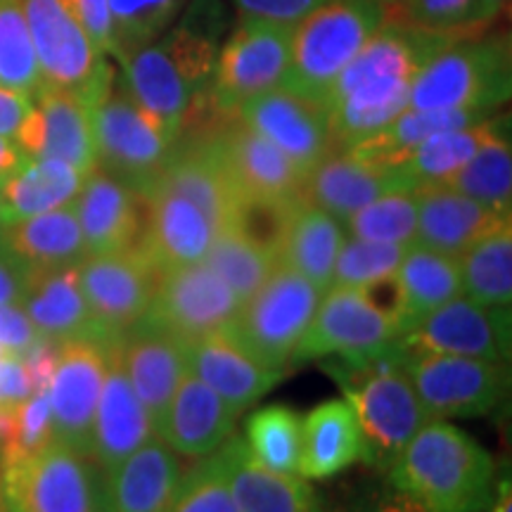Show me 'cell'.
Instances as JSON below:
<instances>
[{
	"label": "cell",
	"instance_id": "cell-34",
	"mask_svg": "<svg viewBox=\"0 0 512 512\" xmlns=\"http://www.w3.org/2000/svg\"><path fill=\"white\" fill-rule=\"evenodd\" d=\"M344 238L347 235L342 223L332 219L328 211L302 200L294 209L278 261L316 285L320 292H328Z\"/></svg>",
	"mask_w": 512,
	"mask_h": 512
},
{
	"label": "cell",
	"instance_id": "cell-58",
	"mask_svg": "<svg viewBox=\"0 0 512 512\" xmlns=\"http://www.w3.org/2000/svg\"><path fill=\"white\" fill-rule=\"evenodd\" d=\"M482 512H512V482L510 477L498 479L489 505Z\"/></svg>",
	"mask_w": 512,
	"mask_h": 512
},
{
	"label": "cell",
	"instance_id": "cell-24",
	"mask_svg": "<svg viewBox=\"0 0 512 512\" xmlns=\"http://www.w3.org/2000/svg\"><path fill=\"white\" fill-rule=\"evenodd\" d=\"M117 337L107 339V375L95 408L91 439V458L105 470H112L157 434L121 366Z\"/></svg>",
	"mask_w": 512,
	"mask_h": 512
},
{
	"label": "cell",
	"instance_id": "cell-23",
	"mask_svg": "<svg viewBox=\"0 0 512 512\" xmlns=\"http://www.w3.org/2000/svg\"><path fill=\"white\" fill-rule=\"evenodd\" d=\"M415 188L418 185L399 169L361 162L349 152H332L306 174L302 200L344 223L358 209L389 192Z\"/></svg>",
	"mask_w": 512,
	"mask_h": 512
},
{
	"label": "cell",
	"instance_id": "cell-28",
	"mask_svg": "<svg viewBox=\"0 0 512 512\" xmlns=\"http://www.w3.org/2000/svg\"><path fill=\"white\" fill-rule=\"evenodd\" d=\"M181 477L183 467L178 453L155 434L131 456L107 470L102 501L112 512H166Z\"/></svg>",
	"mask_w": 512,
	"mask_h": 512
},
{
	"label": "cell",
	"instance_id": "cell-54",
	"mask_svg": "<svg viewBox=\"0 0 512 512\" xmlns=\"http://www.w3.org/2000/svg\"><path fill=\"white\" fill-rule=\"evenodd\" d=\"M57 351H60V342L41 335L22 354L24 368H27L34 392H48V384L53 380L57 366Z\"/></svg>",
	"mask_w": 512,
	"mask_h": 512
},
{
	"label": "cell",
	"instance_id": "cell-3",
	"mask_svg": "<svg viewBox=\"0 0 512 512\" xmlns=\"http://www.w3.org/2000/svg\"><path fill=\"white\" fill-rule=\"evenodd\" d=\"M496 465L475 437L430 420L408 441L389 470V482L427 512H482L494 494Z\"/></svg>",
	"mask_w": 512,
	"mask_h": 512
},
{
	"label": "cell",
	"instance_id": "cell-36",
	"mask_svg": "<svg viewBox=\"0 0 512 512\" xmlns=\"http://www.w3.org/2000/svg\"><path fill=\"white\" fill-rule=\"evenodd\" d=\"M508 128V119L489 117L482 124L458 128V131H441L425 138L401 159L396 169L408 176L415 185L444 183L453 176L486 140L494 138L498 131Z\"/></svg>",
	"mask_w": 512,
	"mask_h": 512
},
{
	"label": "cell",
	"instance_id": "cell-6",
	"mask_svg": "<svg viewBox=\"0 0 512 512\" xmlns=\"http://www.w3.org/2000/svg\"><path fill=\"white\" fill-rule=\"evenodd\" d=\"M323 292L283 264L223 328L235 347L266 368H285L309 328Z\"/></svg>",
	"mask_w": 512,
	"mask_h": 512
},
{
	"label": "cell",
	"instance_id": "cell-45",
	"mask_svg": "<svg viewBox=\"0 0 512 512\" xmlns=\"http://www.w3.org/2000/svg\"><path fill=\"white\" fill-rule=\"evenodd\" d=\"M41 86V67L19 0H0V88L36 95Z\"/></svg>",
	"mask_w": 512,
	"mask_h": 512
},
{
	"label": "cell",
	"instance_id": "cell-30",
	"mask_svg": "<svg viewBox=\"0 0 512 512\" xmlns=\"http://www.w3.org/2000/svg\"><path fill=\"white\" fill-rule=\"evenodd\" d=\"M22 306L38 335L64 339L93 337V320L81 290L79 264L36 268L24 273Z\"/></svg>",
	"mask_w": 512,
	"mask_h": 512
},
{
	"label": "cell",
	"instance_id": "cell-33",
	"mask_svg": "<svg viewBox=\"0 0 512 512\" xmlns=\"http://www.w3.org/2000/svg\"><path fill=\"white\" fill-rule=\"evenodd\" d=\"M83 174L50 157H27L0 185V223L67 207L76 200Z\"/></svg>",
	"mask_w": 512,
	"mask_h": 512
},
{
	"label": "cell",
	"instance_id": "cell-19",
	"mask_svg": "<svg viewBox=\"0 0 512 512\" xmlns=\"http://www.w3.org/2000/svg\"><path fill=\"white\" fill-rule=\"evenodd\" d=\"M34 107L19 126L15 143L27 157H50L72 164L83 176L95 169L93 105L64 88L41 86Z\"/></svg>",
	"mask_w": 512,
	"mask_h": 512
},
{
	"label": "cell",
	"instance_id": "cell-17",
	"mask_svg": "<svg viewBox=\"0 0 512 512\" xmlns=\"http://www.w3.org/2000/svg\"><path fill=\"white\" fill-rule=\"evenodd\" d=\"M240 306L235 292L202 261L169 268L159 275L155 299L145 316L157 320L183 342H190L221 332Z\"/></svg>",
	"mask_w": 512,
	"mask_h": 512
},
{
	"label": "cell",
	"instance_id": "cell-50",
	"mask_svg": "<svg viewBox=\"0 0 512 512\" xmlns=\"http://www.w3.org/2000/svg\"><path fill=\"white\" fill-rule=\"evenodd\" d=\"M76 15H79L83 29L91 38L93 48L100 55H110L112 50V15L110 0H74Z\"/></svg>",
	"mask_w": 512,
	"mask_h": 512
},
{
	"label": "cell",
	"instance_id": "cell-61",
	"mask_svg": "<svg viewBox=\"0 0 512 512\" xmlns=\"http://www.w3.org/2000/svg\"><path fill=\"white\" fill-rule=\"evenodd\" d=\"M380 3H384V5H389V3H394V0H380Z\"/></svg>",
	"mask_w": 512,
	"mask_h": 512
},
{
	"label": "cell",
	"instance_id": "cell-26",
	"mask_svg": "<svg viewBox=\"0 0 512 512\" xmlns=\"http://www.w3.org/2000/svg\"><path fill=\"white\" fill-rule=\"evenodd\" d=\"M238 413L190 370L178 384L157 425V437L185 458H207L235 430Z\"/></svg>",
	"mask_w": 512,
	"mask_h": 512
},
{
	"label": "cell",
	"instance_id": "cell-2",
	"mask_svg": "<svg viewBox=\"0 0 512 512\" xmlns=\"http://www.w3.org/2000/svg\"><path fill=\"white\" fill-rule=\"evenodd\" d=\"M335 377L363 434V458L377 470H392L415 434L430 422L411 380L403 373L396 344L377 354L332 356L323 366Z\"/></svg>",
	"mask_w": 512,
	"mask_h": 512
},
{
	"label": "cell",
	"instance_id": "cell-22",
	"mask_svg": "<svg viewBox=\"0 0 512 512\" xmlns=\"http://www.w3.org/2000/svg\"><path fill=\"white\" fill-rule=\"evenodd\" d=\"M413 192L418 202L415 245L430 247L434 252L458 259L486 235L512 226V211L486 207L444 183H422Z\"/></svg>",
	"mask_w": 512,
	"mask_h": 512
},
{
	"label": "cell",
	"instance_id": "cell-47",
	"mask_svg": "<svg viewBox=\"0 0 512 512\" xmlns=\"http://www.w3.org/2000/svg\"><path fill=\"white\" fill-rule=\"evenodd\" d=\"M406 247L392 242H370L358 238H344L335 261L330 287H354L361 290L377 280L389 278L399 268Z\"/></svg>",
	"mask_w": 512,
	"mask_h": 512
},
{
	"label": "cell",
	"instance_id": "cell-14",
	"mask_svg": "<svg viewBox=\"0 0 512 512\" xmlns=\"http://www.w3.org/2000/svg\"><path fill=\"white\" fill-rule=\"evenodd\" d=\"M399 325L382 313L361 290L330 287L323 292L309 328L290 361L302 363L323 356L377 354L399 339Z\"/></svg>",
	"mask_w": 512,
	"mask_h": 512
},
{
	"label": "cell",
	"instance_id": "cell-12",
	"mask_svg": "<svg viewBox=\"0 0 512 512\" xmlns=\"http://www.w3.org/2000/svg\"><path fill=\"white\" fill-rule=\"evenodd\" d=\"M510 306H484L460 294L427 313L396 339L401 356L451 354L510 361Z\"/></svg>",
	"mask_w": 512,
	"mask_h": 512
},
{
	"label": "cell",
	"instance_id": "cell-48",
	"mask_svg": "<svg viewBox=\"0 0 512 512\" xmlns=\"http://www.w3.org/2000/svg\"><path fill=\"white\" fill-rule=\"evenodd\" d=\"M166 512H240L230 494L219 448L181 477Z\"/></svg>",
	"mask_w": 512,
	"mask_h": 512
},
{
	"label": "cell",
	"instance_id": "cell-52",
	"mask_svg": "<svg viewBox=\"0 0 512 512\" xmlns=\"http://www.w3.org/2000/svg\"><path fill=\"white\" fill-rule=\"evenodd\" d=\"M34 394L22 354L3 351L0 354V406H15Z\"/></svg>",
	"mask_w": 512,
	"mask_h": 512
},
{
	"label": "cell",
	"instance_id": "cell-37",
	"mask_svg": "<svg viewBox=\"0 0 512 512\" xmlns=\"http://www.w3.org/2000/svg\"><path fill=\"white\" fill-rule=\"evenodd\" d=\"M498 12L486 0H394L384 5V22L396 27L470 38L491 31Z\"/></svg>",
	"mask_w": 512,
	"mask_h": 512
},
{
	"label": "cell",
	"instance_id": "cell-7",
	"mask_svg": "<svg viewBox=\"0 0 512 512\" xmlns=\"http://www.w3.org/2000/svg\"><path fill=\"white\" fill-rule=\"evenodd\" d=\"M93 138L95 166L138 192L157 181L174 147V136L131 98L117 74L93 105Z\"/></svg>",
	"mask_w": 512,
	"mask_h": 512
},
{
	"label": "cell",
	"instance_id": "cell-64",
	"mask_svg": "<svg viewBox=\"0 0 512 512\" xmlns=\"http://www.w3.org/2000/svg\"><path fill=\"white\" fill-rule=\"evenodd\" d=\"M0 185H3V178H0Z\"/></svg>",
	"mask_w": 512,
	"mask_h": 512
},
{
	"label": "cell",
	"instance_id": "cell-11",
	"mask_svg": "<svg viewBox=\"0 0 512 512\" xmlns=\"http://www.w3.org/2000/svg\"><path fill=\"white\" fill-rule=\"evenodd\" d=\"M292 24L240 17L226 43L219 46L209 93L226 110L280 88L290 64Z\"/></svg>",
	"mask_w": 512,
	"mask_h": 512
},
{
	"label": "cell",
	"instance_id": "cell-46",
	"mask_svg": "<svg viewBox=\"0 0 512 512\" xmlns=\"http://www.w3.org/2000/svg\"><path fill=\"white\" fill-rule=\"evenodd\" d=\"M351 238L370 242L413 245L418 230V202L413 190L389 192L380 200L366 204L342 223Z\"/></svg>",
	"mask_w": 512,
	"mask_h": 512
},
{
	"label": "cell",
	"instance_id": "cell-35",
	"mask_svg": "<svg viewBox=\"0 0 512 512\" xmlns=\"http://www.w3.org/2000/svg\"><path fill=\"white\" fill-rule=\"evenodd\" d=\"M396 280L403 297L401 335L427 313L463 294L456 256L434 252L415 242L406 247V254L396 268Z\"/></svg>",
	"mask_w": 512,
	"mask_h": 512
},
{
	"label": "cell",
	"instance_id": "cell-55",
	"mask_svg": "<svg viewBox=\"0 0 512 512\" xmlns=\"http://www.w3.org/2000/svg\"><path fill=\"white\" fill-rule=\"evenodd\" d=\"M31 107H34L31 95L12 91V88H0V136L15 138Z\"/></svg>",
	"mask_w": 512,
	"mask_h": 512
},
{
	"label": "cell",
	"instance_id": "cell-44",
	"mask_svg": "<svg viewBox=\"0 0 512 512\" xmlns=\"http://www.w3.org/2000/svg\"><path fill=\"white\" fill-rule=\"evenodd\" d=\"M53 441L48 392H34L15 406H0V467L38 453Z\"/></svg>",
	"mask_w": 512,
	"mask_h": 512
},
{
	"label": "cell",
	"instance_id": "cell-51",
	"mask_svg": "<svg viewBox=\"0 0 512 512\" xmlns=\"http://www.w3.org/2000/svg\"><path fill=\"white\" fill-rule=\"evenodd\" d=\"M41 337L19 304H0V347L24 354Z\"/></svg>",
	"mask_w": 512,
	"mask_h": 512
},
{
	"label": "cell",
	"instance_id": "cell-41",
	"mask_svg": "<svg viewBox=\"0 0 512 512\" xmlns=\"http://www.w3.org/2000/svg\"><path fill=\"white\" fill-rule=\"evenodd\" d=\"M204 264L235 292L240 304H245L271 278L275 266H278V259L249 245L233 230L223 228L211 240Z\"/></svg>",
	"mask_w": 512,
	"mask_h": 512
},
{
	"label": "cell",
	"instance_id": "cell-40",
	"mask_svg": "<svg viewBox=\"0 0 512 512\" xmlns=\"http://www.w3.org/2000/svg\"><path fill=\"white\" fill-rule=\"evenodd\" d=\"M245 446L256 463L283 475H299L302 418L287 406H266L247 422Z\"/></svg>",
	"mask_w": 512,
	"mask_h": 512
},
{
	"label": "cell",
	"instance_id": "cell-38",
	"mask_svg": "<svg viewBox=\"0 0 512 512\" xmlns=\"http://www.w3.org/2000/svg\"><path fill=\"white\" fill-rule=\"evenodd\" d=\"M460 283L472 302L484 306L512 304V226L486 235L458 256Z\"/></svg>",
	"mask_w": 512,
	"mask_h": 512
},
{
	"label": "cell",
	"instance_id": "cell-42",
	"mask_svg": "<svg viewBox=\"0 0 512 512\" xmlns=\"http://www.w3.org/2000/svg\"><path fill=\"white\" fill-rule=\"evenodd\" d=\"M299 202H302V197L299 200H283V197L238 195L223 228L233 230L249 245L278 259Z\"/></svg>",
	"mask_w": 512,
	"mask_h": 512
},
{
	"label": "cell",
	"instance_id": "cell-63",
	"mask_svg": "<svg viewBox=\"0 0 512 512\" xmlns=\"http://www.w3.org/2000/svg\"><path fill=\"white\" fill-rule=\"evenodd\" d=\"M3 351H8V349H3V347H0V354H3Z\"/></svg>",
	"mask_w": 512,
	"mask_h": 512
},
{
	"label": "cell",
	"instance_id": "cell-13",
	"mask_svg": "<svg viewBox=\"0 0 512 512\" xmlns=\"http://www.w3.org/2000/svg\"><path fill=\"white\" fill-rule=\"evenodd\" d=\"M162 271L140 252L86 254L81 290L93 320V339H112L138 323L155 299Z\"/></svg>",
	"mask_w": 512,
	"mask_h": 512
},
{
	"label": "cell",
	"instance_id": "cell-53",
	"mask_svg": "<svg viewBox=\"0 0 512 512\" xmlns=\"http://www.w3.org/2000/svg\"><path fill=\"white\" fill-rule=\"evenodd\" d=\"M349 512H427V508L420 501H415L411 494L389 482V486H377V489H370L368 494L356 498Z\"/></svg>",
	"mask_w": 512,
	"mask_h": 512
},
{
	"label": "cell",
	"instance_id": "cell-27",
	"mask_svg": "<svg viewBox=\"0 0 512 512\" xmlns=\"http://www.w3.org/2000/svg\"><path fill=\"white\" fill-rule=\"evenodd\" d=\"M183 344L190 373L209 384L238 415L271 392L287 375L283 368H266L256 363L223 332Z\"/></svg>",
	"mask_w": 512,
	"mask_h": 512
},
{
	"label": "cell",
	"instance_id": "cell-4",
	"mask_svg": "<svg viewBox=\"0 0 512 512\" xmlns=\"http://www.w3.org/2000/svg\"><path fill=\"white\" fill-rule=\"evenodd\" d=\"M510 88V38L486 31L451 43L420 69L413 79L408 110L491 114L508 102Z\"/></svg>",
	"mask_w": 512,
	"mask_h": 512
},
{
	"label": "cell",
	"instance_id": "cell-31",
	"mask_svg": "<svg viewBox=\"0 0 512 512\" xmlns=\"http://www.w3.org/2000/svg\"><path fill=\"white\" fill-rule=\"evenodd\" d=\"M0 252L24 271L72 266L86 256L74 207L46 211L10 223H0Z\"/></svg>",
	"mask_w": 512,
	"mask_h": 512
},
{
	"label": "cell",
	"instance_id": "cell-8",
	"mask_svg": "<svg viewBox=\"0 0 512 512\" xmlns=\"http://www.w3.org/2000/svg\"><path fill=\"white\" fill-rule=\"evenodd\" d=\"M34 41L43 86L74 91L95 105L114 79L105 55L93 48L74 0H19Z\"/></svg>",
	"mask_w": 512,
	"mask_h": 512
},
{
	"label": "cell",
	"instance_id": "cell-5",
	"mask_svg": "<svg viewBox=\"0 0 512 512\" xmlns=\"http://www.w3.org/2000/svg\"><path fill=\"white\" fill-rule=\"evenodd\" d=\"M384 24L380 0H328L292 24L283 86L306 98H328L332 83Z\"/></svg>",
	"mask_w": 512,
	"mask_h": 512
},
{
	"label": "cell",
	"instance_id": "cell-25",
	"mask_svg": "<svg viewBox=\"0 0 512 512\" xmlns=\"http://www.w3.org/2000/svg\"><path fill=\"white\" fill-rule=\"evenodd\" d=\"M140 195L147 202V223L138 252L162 273L169 268L202 264L216 235L207 216L190 200L162 185H150Z\"/></svg>",
	"mask_w": 512,
	"mask_h": 512
},
{
	"label": "cell",
	"instance_id": "cell-20",
	"mask_svg": "<svg viewBox=\"0 0 512 512\" xmlns=\"http://www.w3.org/2000/svg\"><path fill=\"white\" fill-rule=\"evenodd\" d=\"M86 254L138 252L145 238L147 202L138 190L95 166L72 202Z\"/></svg>",
	"mask_w": 512,
	"mask_h": 512
},
{
	"label": "cell",
	"instance_id": "cell-1",
	"mask_svg": "<svg viewBox=\"0 0 512 512\" xmlns=\"http://www.w3.org/2000/svg\"><path fill=\"white\" fill-rule=\"evenodd\" d=\"M219 0H195L183 22L119 57L124 88L176 140L190 102L209 86L221 36Z\"/></svg>",
	"mask_w": 512,
	"mask_h": 512
},
{
	"label": "cell",
	"instance_id": "cell-62",
	"mask_svg": "<svg viewBox=\"0 0 512 512\" xmlns=\"http://www.w3.org/2000/svg\"><path fill=\"white\" fill-rule=\"evenodd\" d=\"M0 512H5V508H3V498H0Z\"/></svg>",
	"mask_w": 512,
	"mask_h": 512
},
{
	"label": "cell",
	"instance_id": "cell-16",
	"mask_svg": "<svg viewBox=\"0 0 512 512\" xmlns=\"http://www.w3.org/2000/svg\"><path fill=\"white\" fill-rule=\"evenodd\" d=\"M176 140H204L221 162L238 195L283 197V200L302 197L306 171L299 169L271 140L249 128L240 114L228 117L204 136Z\"/></svg>",
	"mask_w": 512,
	"mask_h": 512
},
{
	"label": "cell",
	"instance_id": "cell-32",
	"mask_svg": "<svg viewBox=\"0 0 512 512\" xmlns=\"http://www.w3.org/2000/svg\"><path fill=\"white\" fill-rule=\"evenodd\" d=\"M363 458V434L347 399H330L302 418L299 477L330 479Z\"/></svg>",
	"mask_w": 512,
	"mask_h": 512
},
{
	"label": "cell",
	"instance_id": "cell-59",
	"mask_svg": "<svg viewBox=\"0 0 512 512\" xmlns=\"http://www.w3.org/2000/svg\"><path fill=\"white\" fill-rule=\"evenodd\" d=\"M486 3L491 5V8H494L498 15H503V10H508V5H510V0H486Z\"/></svg>",
	"mask_w": 512,
	"mask_h": 512
},
{
	"label": "cell",
	"instance_id": "cell-39",
	"mask_svg": "<svg viewBox=\"0 0 512 512\" xmlns=\"http://www.w3.org/2000/svg\"><path fill=\"white\" fill-rule=\"evenodd\" d=\"M444 185L486 207L512 211V150L508 128L486 140L470 162L448 176Z\"/></svg>",
	"mask_w": 512,
	"mask_h": 512
},
{
	"label": "cell",
	"instance_id": "cell-57",
	"mask_svg": "<svg viewBox=\"0 0 512 512\" xmlns=\"http://www.w3.org/2000/svg\"><path fill=\"white\" fill-rule=\"evenodd\" d=\"M24 159H27V155L19 150V145L15 143V140L0 136V178L10 176L12 171H15L17 166L24 162Z\"/></svg>",
	"mask_w": 512,
	"mask_h": 512
},
{
	"label": "cell",
	"instance_id": "cell-21",
	"mask_svg": "<svg viewBox=\"0 0 512 512\" xmlns=\"http://www.w3.org/2000/svg\"><path fill=\"white\" fill-rule=\"evenodd\" d=\"M117 349L128 382L157 432L171 396L188 373L183 339L162 328L157 320L143 316L117 337Z\"/></svg>",
	"mask_w": 512,
	"mask_h": 512
},
{
	"label": "cell",
	"instance_id": "cell-29",
	"mask_svg": "<svg viewBox=\"0 0 512 512\" xmlns=\"http://www.w3.org/2000/svg\"><path fill=\"white\" fill-rule=\"evenodd\" d=\"M219 453L240 512H328L304 477L259 465L242 439H228Z\"/></svg>",
	"mask_w": 512,
	"mask_h": 512
},
{
	"label": "cell",
	"instance_id": "cell-15",
	"mask_svg": "<svg viewBox=\"0 0 512 512\" xmlns=\"http://www.w3.org/2000/svg\"><path fill=\"white\" fill-rule=\"evenodd\" d=\"M107 375V339H64L48 384L55 441L91 458L93 420Z\"/></svg>",
	"mask_w": 512,
	"mask_h": 512
},
{
	"label": "cell",
	"instance_id": "cell-10",
	"mask_svg": "<svg viewBox=\"0 0 512 512\" xmlns=\"http://www.w3.org/2000/svg\"><path fill=\"white\" fill-rule=\"evenodd\" d=\"M401 366L432 420L489 415L508 394V363L451 354H408L401 356Z\"/></svg>",
	"mask_w": 512,
	"mask_h": 512
},
{
	"label": "cell",
	"instance_id": "cell-9",
	"mask_svg": "<svg viewBox=\"0 0 512 512\" xmlns=\"http://www.w3.org/2000/svg\"><path fill=\"white\" fill-rule=\"evenodd\" d=\"M0 498L5 512H95L105 505L88 458L60 441L0 467Z\"/></svg>",
	"mask_w": 512,
	"mask_h": 512
},
{
	"label": "cell",
	"instance_id": "cell-18",
	"mask_svg": "<svg viewBox=\"0 0 512 512\" xmlns=\"http://www.w3.org/2000/svg\"><path fill=\"white\" fill-rule=\"evenodd\" d=\"M249 128L271 140L299 169L309 171L335 152L328 105L280 86L238 107Z\"/></svg>",
	"mask_w": 512,
	"mask_h": 512
},
{
	"label": "cell",
	"instance_id": "cell-60",
	"mask_svg": "<svg viewBox=\"0 0 512 512\" xmlns=\"http://www.w3.org/2000/svg\"><path fill=\"white\" fill-rule=\"evenodd\" d=\"M95 512H112V510H110V508H105V505H102V508H98Z\"/></svg>",
	"mask_w": 512,
	"mask_h": 512
},
{
	"label": "cell",
	"instance_id": "cell-56",
	"mask_svg": "<svg viewBox=\"0 0 512 512\" xmlns=\"http://www.w3.org/2000/svg\"><path fill=\"white\" fill-rule=\"evenodd\" d=\"M24 268L0 252V304H19L24 292Z\"/></svg>",
	"mask_w": 512,
	"mask_h": 512
},
{
	"label": "cell",
	"instance_id": "cell-43",
	"mask_svg": "<svg viewBox=\"0 0 512 512\" xmlns=\"http://www.w3.org/2000/svg\"><path fill=\"white\" fill-rule=\"evenodd\" d=\"M192 0H110L112 57H124L164 34Z\"/></svg>",
	"mask_w": 512,
	"mask_h": 512
},
{
	"label": "cell",
	"instance_id": "cell-49",
	"mask_svg": "<svg viewBox=\"0 0 512 512\" xmlns=\"http://www.w3.org/2000/svg\"><path fill=\"white\" fill-rule=\"evenodd\" d=\"M328 0H233L240 17L266 19L278 24H297L299 19Z\"/></svg>",
	"mask_w": 512,
	"mask_h": 512
}]
</instances>
